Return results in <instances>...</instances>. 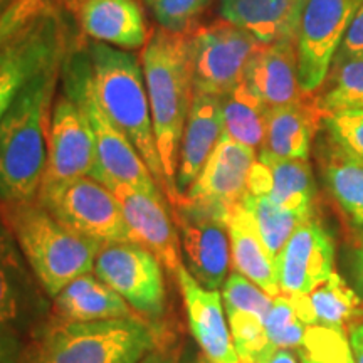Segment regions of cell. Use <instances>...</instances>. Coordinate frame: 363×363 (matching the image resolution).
Instances as JSON below:
<instances>
[{"mask_svg":"<svg viewBox=\"0 0 363 363\" xmlns=\"http://www.w3.org/2000/svg\"><path fill=\"white\" fill-rule=\"evenodd\" d=\"M62 57L27 81L0 120V202L38 199L48 163L54 93Z\"/></svg>","mask_w":363,"mask_h":363,"instance_id":"1","label":"cell"},{"mask_svg":"<svg viewBox=\"0 0 363 363\" xmlns=\"http://www.w3.org/2000/svg\"><path fill=\"white\" fill-rule=\"evenodd\" d=\"M142 66L158 155L170 189L169 203L175 206L182 199L175 185L180 142L194 98L189 34L158 27L143 48Z\"/></svg>","mask_w":363,"mask_h":363,"instance_id":"2","label":"cell"},{"mask_svg":"<svg viewBox=\"0 0 363 363\" xmlns=\"http://www.w3.org/2000/svg\"><path fill=\"white\" fill-rule=\"evenodd\" d=\"M0 220L48 296L54 298L72 279L93 272L103 244L67 229L38 201L0 202Z\"/></svg>","mask_w":363,"mask_h":363,"instance_id":"3","label":"cell"},{"mask_svg":"<svg viewBox=\"0 0 363 363\" xmlns=\"http://www.w3.org/2000/svg\"><path fill=\"white\" fill-rule=\"evenodd\" d=\"M86 51L103 111L138 150L169 201L170 189L158 155L142 61L133 52L96 40Z\"/></svg>","mask_w":363,"mask_h":363,"instance_id":"4","label":"cell"},{"mask_svg":"<svg viewBox=\"0 0 363 363\" xmlns=\"http://www.w3.org/2000/svg\"><path fill=\"white\" fill-rule=\"evenodd\" d=\"M160 333L142 316L56 321L40 335L30 363H138L160 347Z\"/></svg>","mask_w":363,"mask_h":363,"instance_id":"5","label":"cell"},{"mask_svg":"<svg viewBox=\"0 0 363 363\" xmlns=\"http://www.w3.org/2000/svg\"><path fill=\"white\" fill-rule=\"evenodd\" d=\"M69 66L71 71L66 76V93L74 98L84 111L96 145V165L91 179L110 190L116 185H130L155 197H165L138 150L103 111L91 78L89 59Z\"/></svg>","mask_w":363,"mask_h":363,"instance_id":"6","label":"cell"},{"mask_svg":"<svg viewBox=\"0 0 363 363\" xmlns=\"http://www.w3.org/2000/svg\"><path fill=\"white\" fill-rule=\"evenodd\" d=\"M261 43L242 27L224 19L189 33L194 89L222 98L244 81Z\"/></svg>","mask_w":363,"mask_h":363,"instance_id":"7","label":"cell"},{"mask_svg":"<svg viewBox=\"0 0 363 363\" xmlns=\"http://www.w3.org/2000/svg\"><path fill=\"white\" fill-rule=\"evenodd\" d=\"M35 201L67 229L99 244L130 240L123 211L113 190L91 177L40 190Z\"/></svg>","mask_w":363,"mask_h":363,"instance_id":"8","label":"cell"},{"mask_svg":"<svg viewBox=\"0 0 363 363\" xmlns=\"http://www.w3.org/2000/svg\"><path fill=\"white\" fill-rule=\"evenodd\" d=\"M93 272L150 323L165 315L163 266L148 249L131 240L103 244Z\"/></svg>","mask_w":363,"mask_h":363,"instance_id":"9","label":"cell"},{"mask_svg":"<svg viewBox=\"0 0 363 363\" xmlns=\"http://www.w3.org/2000/svg\"><path fill=\"white\" fill-rule=\"evenodd\" d=\"M363 0H305L296 33L299 84L315 94L325 83Z\"/></svg>","mask_w":363,"mask_h":363,"instance_id":"10","label":"cell"},{"mask_svg":"<svg viewBox=\"0 0 363 363\" xmlns=\"http://www.w3.org/2000/svg\"><path fill=\"white\" fill-rule=\"evenodd\" d=\"M256 160V150L222 133L214 152L180 202L225 224L230 211L246 197L249 172Z\"/></svg>","mask_w":363,"mask_h":363,"instance_id":"11","label":"cell"},{"mask_svg":"<svg viewBox=\"0 0 363 363\" xmlns=\"http://www.w3.org/2000/svg\"><path fill=\"white\" fill-rule=\"evenodd\" d=\"M66 34L52 6L27 24L0 54V120L27 81L65 56Z\"/></svg>","mask_w":363,"mask_h":363,"instance_id":"12","label":"cell"},{"mask_svg":"<svg viewBox=\"0 0 363 363\" xmlns=\"http://www.w3.org/2000/svg\"><path fill=\"white\" fill-rule=\"evenodd\" d=\"M96 165L93 130L81 106L69 94H57L52 104L48 138V163L40 190L91 177Z\"/></svg>","mask_w":363,"mask_h":363,"instance_id":"13","label":"cell"},{"mask_svg":"<svg viewBox=\"0 0 363 363\" xmlns=\"http://www.w3.org/2000/svg\"><path fill=\"white\" fill-rule=\"evenodd\" d=\"M170 211L180 235L184 266L203 288H222L230 266L227 225L184 202L170 206Z\"/></svg>","mask_w":363,"mask_h":363,"instance_id":"14","label":"cell"},{"mask_svg":"<svg viewBox=\"0 0 363 363\" xmlns=\"http://www.w3.org/2000/svg\"><path fill=\"white\" fill-rule=\"evenodd\" d=\"M120 202L131 242L148 249L170 274H177L182 262L180 235L165 197H155L130 185L111 189Z\"/></svg>","mask_w":363,"mask_h":363,"instance_id":"15","label":"cell"},{"mask_svg":"<svg viewBox=\"0 0 363 363\" xmlns=\"http://www.w3.org/2000/svg\"><path fill=\"white\" fill-rule=\"evenodd\" d=\"M335 244L315 217L294 230L276 257L281 294H311L333 272Z\"/></svg>","mask_w":363,"mask_h":363,"instance_id":"16","label":"cell"},{"mask_svg":"<svg viewBox=\"0 0 363 363\" xmlns=\"http://www.w3.org/2000/svg\"><path fill=\"white\" fill-rule=\"evenodd\" d=\"M247 194L266 195L281 208L315 217L316 182L308 160L259 152L249 172Z\"/></svg>","mask_w":363,"mask_h":363,"instance_id":"17","label":"cell"},{"mask_svg":"<svg viewBox=\"0 0 363 363\" xmlns=\"http://www.w3.org/2000/svg\"><path fill=\"white\" fill-rule=\"evenodd\" d=\"M192 337L211 363H240L222 306L219 289H207L182 264L175 274Z\"/></svg>","mask_w":363,"mask_h":363,"instance_id":"18","label":"cell"},{"mask_svg":"<svg viewBox=\"0 0 363 363\" xmlns=\"http://www.w3.org/2000/svg\"><path fill=\"white\" fill-rule=\"evenodd\" d=\"M72 13L88 38L123 51L143 49L152 35L138 0H83Z\"/></svg>","mask_w":363,"mask_h":363,"instance_id":"19","label":"cell"},{"mask_svg":"<svg viewBox=\"0 0 363 363\" xmlns=\"http://www.w3.org/2000/svg\"><path fill=\"white\" fill-rule=\"evenodd\" d=\"M224 133L220 98L194 89L184 135H182L175 185L184 195L197 179Z\"/></svg>","mask_w":363,"mask_h":363,"instance_id":"20","label":"cell"},{"mask_svg":"<svg viewBox=\"0 0 363 363\" xmlns=\"http://www.w3.org/2000/svg\"><path fill=\"white\" fill-rule=\"evenodd\" d=\"M244 81L267 108L286 106L305 98L299 84L296 40L262 44L249 62Z\"/></svg>","mask_w":363,"mask_h":363,"instance_id":"21","label":"cell"},{"mask_svg":"<svg viewBox=\"0 0 363 363\" xmlns=\"http://www.w3.org/2000/svg\"><path fill=\"white\" fill-rule=\"evenodd\" d=\"M323 116L313 94H306L299 101L286 106L269 108L261 152L283 158L308 160L313 140L323 123Z\"/></svg>","mask_w":363,"mask_h":363,"instance_id":"22","label":"cell"},{"mask_svg":"<svg viewBox=\"0 0 363 363\" xmlns=\"http://www.w3.org/2000/svg\"><path fill=\"white\" fill-rule=\"evenodd\" d=\"M230 240V262L235 272L259 286L262 291L276 298L281 294L276 262L267 251L256 220L247 208L239 203L225 220Z\"/></svg>","mask_w":363,"mask_h":363,"instance_id":"23","label":"cell"},{"mask_svg":"<svg viewBox=\"0 0 363 363\" xmlns=\"http://www.w3.org/2000/svg\"><path fill=\"white\" fill-rule=\"evenodd\" d=\"M305 0H220V17L242 27L261 44L296 40Z\"/></svg>","mask_w":363,"mask_h":363,"instance_id":"24","label":"cell"},{"mask_svg":"<svg viewBox=\"0 0 363 363\" xmlns=\"http://www.w3.org/2000/svg\"><path fill=\"white\" fill-rule=\"evenodd\" d=\"M52 316L56 321H98L140 315L94 272H86L54 296Z\"/></svg>","mask_w":363,"mask_h":363,"instance_id":"25","label":"cell"},{"mask_svg":"<svg viewBox=\"0 0 363 363\" xmlns=\"http://www.w3.org/2000/svg\"><path fill=\"white\" fill-rule=\"evenodd\" d=\"M35 291L16 239L0 220V330L22 325L33 310Z\"/></svg>","mask_w":363,"mask_h":363,"instance_id":"26","label":"cell"},{"mask_svg":"<svg viewBox=\"0 0 363 363\" xmlns=\"http://www.w3.org/2000/svg\"><path fill=\"white\" fill-rule=\"evenodd\" d=\"M320 160L328 192L348 219L363 229V162L348 155L331 140L325 143Z\"/></svg>","mask_w":363,"mask_h":363,"instance_id":"27","label":"cell"},{"mask_svg":"<svg viewBox=\"0 0 363 363\" xmlns=\"http://www.w3.org/2000/svg\"><path fill=\"white\" fill-rule=\"evenodd\" d=\"M224 135L254 150L264 143L266 120L269 108L262 103L246 81H240L220 98Z\"/></svg>","mask_w":363,"mask_h":363,"instance_id":"28","label":"cell"},{"mask_svg":"<svg viewBox=\"0 0 363 363\" xmlns=\"http://www.w3.org/2000/svg\"><path fill=\"white\" fill-rule=\"evenodd\" d=\"M310 301L316 316V326L337 331H350L363 321V299L355 289L345 283L342 276L331 272L323 284L310 294Z\"/></svg>","mask_w":363,"mask_h":363,"instance_id":"29","label":"cell"},{"mask_svg":"<svg viewBox=\"0 0 363 363\" xmlns=\"http://www.w3.org/2000/svg\"><path fill=\"white\" fill-rule=\"evenodd\" d=\"M331 67L323 91L315 96L323 115L363 108V52L335 61Z\"/></svg>","mask_w":363,"mask_h":363,"instance_id":"30","label":"cell"},{"mask_svg":"<svg viewBox=\"0 0 363 363\" xmlns=\"http://www.w3.org/2000/svg\"><path fill=\"white\" fill-rule=\"evenodd\" d=\"M240 203L247 208L249 214L256 220L261 238L264 240L267 251L274 257V262L278 254L281 252V249L284 247V244L288 242V239L291 238L294 230L303 222L311 219V217H305L301 214H296V212H289L286 208H281L269 197H266V195L246 194V197L242 199Z\"/></svg>","mask_w":363,"mask_h":363,"instance_id":"31","label":"cell"},{"mask_svg":"<svg viewBox=\"0 0 363 363\" xmlns=\"http://www.w3.org/2000/svg\"><path fill=\"white\" fill-rule=\"evenodd\" d=\"M308 326L299 320L291 299L279 294L272 299V306L264 320L266 337L276 350L301 348Z\"/></svg>","mask_w":363,"mask_h":363,"instance_id":"32","label":"cell"},{"mask_svg":"<svg viewBox=\"0 0 363 363\" xmlns=\"http://www.w3.org/2000/svg\"><path fill=\"white\" fill-rule=\"evenodd\" d=\"M160 29L174 34H189L212 0H143Z\"/></svg>","mask_w":363,"mask_h":363,"instance_id":"33","label":"cell"},{"mask_svg":"<svg viewBox=\"0 0 363 363\" xmlns=\"http://www.w3.org/2000/svg\"><path fill=\"white\" fill-rule=\"evenodd\" d=\"M303 348L313 363H355L345 333L325 326H308Z\"/></svg>","mask_w":363,"mask_h":363,"instance_id":"34","label":"cell"},{"mask_svg":"<svg viewBox=\"0 0 363 363\" xmlns=\"http://www.w3.org/2000/svg\"><path fill=\"white\" fill-rule=\"evenodd\" d=\"M323 125L331 142L363 162V108L328 113L323 116Z\"/></svg>","mask_w":363,"mask_h":363,"instance_id":"35","label":"cell"},{"mask_svg":"<svg viewBox=\"0 0 363 363\" xmlns=\"http://www.w3.org/2000/svg\"><path fill=\"white\" fill-rule=\"evenodd\" d=\"M51 7V0H13L0 13V54L27 24Z\"/></svg>","mask_w":363,"mask_h":363,"instance_id":"36","label":"cell"},{"mask_svg":"<svg viewBox=\"0 0 363 363\" xmlns=\"http://www.w3.org/2000/svg\"><path fill=\"white\" fill-rule=\"evenodd\" d=\"M360 52H363V4L360 6V9H358L355 17H353L352 24L348 27L347 34H345L342 45H340L333 62L348 56H353V54H360Z\"/></svg>","mask_w":363,"mask_h":363,"instance_id":"37","label":"cell"},{"mask_svg":"<svg viewBox=\"0 0 363 363\" xmlns=\"http://www.w3.org/2000/svg\"><path fill=\"white\" fill-rule=\"evenodd\" d=\"M352 274L355 281L357 294L363 299V242L355 249L352 259Z\"/></svg>","mask_w":363,"mask_h":363,"instance_id":"38","label":"cell"},{"mask_svg":"<svg viewBox=\"0 0 363 363\" xmlns=\"http://www.w3.org/2000/svg\"><path fill=\"white\" fill-rule=\"evenodd\" d=\"M138 363H179V353L158 347L153 352H150L147 357H143Z\"/></svg>","mask_w":363,"mask_h":363,"instance_id":"39","label":"cell"},{"mask_svg":"<svg viewBox=\"0 0 363 363\" xmlns=\"http://www.w3.org/2000/svg\"><path fill=\"white\" fill-rule=\"evenodd\" d=\"M348 333H350V347L355 363H363V323L352 326Z\"/></svg>","mask_w":363,"mask_h":363,"instance_id":"40","label":"cell"},{"mask_svg":"<svg viewBox=\"0 0 363 363\" xmlns=\"http://www.w3.org/2000/svg\"><path fill=\"white\" fill-rule=\"evenodd\" d=\"M267 363H298V360L293 352L286 350V348H279V350L272 353V357L267 360Z\"/></svg>","mask_w":363,"mask_h":363,"instance_id":"41","label":"cell"},{"mask_svg":"<svg viewBox=\"0 0 363 363\" xmlns=\"http://www.w3.org/2000/svg\"><path fill=\"white\" fill-rule=\"evenodd\" d=\"M0 363H9V350L6 347V340L0 337Z\"/></svg>","mask_w":363,"mask_h":363,"instance_id":"42","label":"cell"},{"mask_svg":"<svg viewBox=\"0 0 363 363\" xmlns=\"http://www.w3.org/2000/svg\"><path fill=\"white\" fill-rule=\"evenodd\" d=\"M59 4H61V6H65L67 11H74L76 9V6H79L81 2H83V0H57Z\"/></svg>","mask_w":363,"mask_h":363,"instance_id":"43","label":"cell"},{"mask_svg":"<svg viewBox=\"0 0 363 363\" xmlns=\"http://www.w3.org/2000/svg\"><path fill=\"white\" fill-rule=\"evenodd\" d=\"M298 355H299V362L301 363H313L311 362V358L306 355V352H305V348H298Z\"/></svg>","mask_w":363,"mask_h":363,"instance_id":"44","label":"cell"},{"mask_svg":"<svg viewBox=\"0 0 363 363\" xmlns=\"http://www.w3.org/2000/svg\"><path fill=\"white\" fill-rule=\"evenodd\" d=\"M197 363H211V362H208V358L206 355H201L197 358Z\"/></svg>","mask_w":363,"mask_h":363,"instance_id":"45","label":"cell"},{"mask_svg":"<svg viewBox=\"0 0 363 363\" xmlns=\"http://www.w3.org/2000/svg\"><path fill=\"white\" fill-rule=\"evenodd\" d=\"M0 2H2V0H0Z\"/></svg>","mask_w":363,"mask_h":363,"instance_id":"46","label":"cell"}]
</instances>
